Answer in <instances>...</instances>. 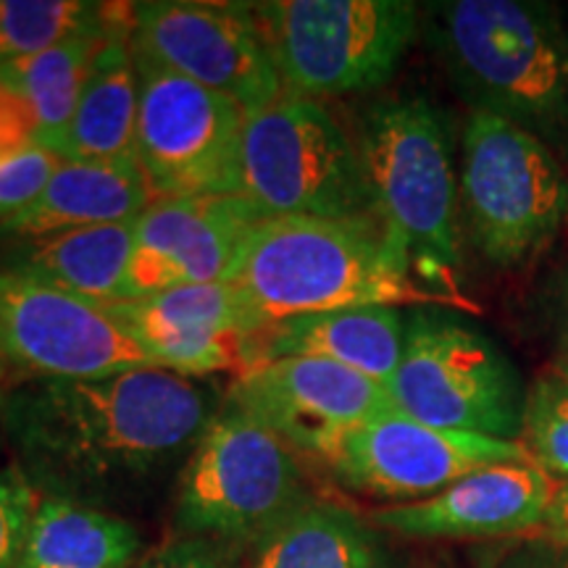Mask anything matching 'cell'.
<instances>
[{
    "label": "cell",
    "mask_w": 568,
    "mask_h": 568,
    "mask_svg": "<svg viewBox=\"0 0 568 568\" xmlns=\"http://www.w3.org/2000/svg\"><path fill=\"white\" fill-rule=\"evenodd\" d=\"M358 151L374 213L406 253L416 280L460 297V184L445 113L422 95L379 101L366 111Z\"/></svg>",
    "instance_id": "4"
},
{
    "label": "cell",
    "mask_w": 568,
    "mask_h": 568,
    "mask_svg": "<svg viewBox=\"0 0 568 568\" xmlns=\"http://www.w3.org/2000/svg\"><path fill=\"white\" fill-rule=\"evenodd\" d=\"M500 568H568V558L550 550H524L508 556Z\"/></svg>",
    "instance_id": "33"
},
{
    "label": "cell",
    "mask_w": 568,
    "mask_h": 568,
    "mask_svg": "<svg viewBox=\"0 0 568 568\" xmlns=\"http://www.w3.org/2000/svg\"><path fill=\"white\" fill-rule=\"evenodd\" d=\"M40 148V126L30 105L0 84V163Z\"/></svg>",
    "instance_id": "30"
},
{
    "label": "cell",
    "mask_w": 568,
    "mask_h": 568,
    "mask_svg": "<svg viewBox=\"0 0 568 568\" xmlns=\"http://www.w3.org/2000/svg\"><path fill=\"white\" fill-rule=\"evenodd\" d=\"M458 184L468 237L497 268L527 266L568 224V174L556 151L493 113H468Z\"/></svg>",
    "instance_id": "7"
},
{
    "label": "cell",
    "mask_w": 568,
    "mask_h": 568,
    "mask_svg": "<svg viewBox=\"0 0 568 568\" xmlns=\"http://www.w3.org/2000/svg\"><path fill=\"white\" fill-rule=\"evenodd\" d=\"M134 61L140 80L134 161L153 201L237 195L247 113L140 51Z\"/></svg>",
    "instance_id": "10"
},
{
    "label": "cell",
    "mask_w": 568,
    "mask_h": 568,
    "mask_svg": "<svg viewBox=\"0 0 568 568\" xmlns=\"http://www.w3.org/2000/svg\"><path fill=\"white\" fill-rule=\"evenodd\" d=\"M318 460L332 479L353 493L418 503L477 468L518 464L529 456L521 443L437 429L393 410L347 429Z\"/></svg>",
    "instance_id": "12"
},
{
    "label": "cell",
    "mask_w": 568,
    "mask_h": 568,
    "mask_svg": "<svg viewBox=\"0 0 568 568\" xmlns=\"http://www.w3.org/2000/svg\"><path fill=\"white\" fill-rule=\"evenodd\" d=\"M224 408L211 382L166 368L0 387V429L40 497L122 516L153 500Z\"/></svg>",
    "instance_id": "1"
},
{
    "label": "cell",
    "mask_w": 568,
    "mask_h": 568,
    "mask_svg": "<svg viewBox=\"0 0 568 568\" xmlns=\"http://www.w3.org/2000/svg\"><path fill=\"white\" fill-rule=\"evenodd\" d=\"M126 13H130V3L122 6V13L109 30L80 34L51 51L0 67V84L17 92L38 119L42 148L55 151L63 132L69 130L84 82H88L92 59L101 51L105 38L126 19Z\"/></svg>",
    "instance_id": "24"
},
{
    "label": "cell",
    "mask_w": 568,
    "mask_h": 568,
    "mask_svg": "<svg viewBox=\"0 0 568 568\" xmlns=\"http://www.w3.org/2000/svg\"><path fill=\"white\" fill-rule=\"evenodd\" d=\"M40 495L21 468H0V568H17L30 537Z\"/></svg>",
    "instance_id": "27"
},
{
    "label": "cell",
    "mask_w": 568,
    "mask_h": 568,
    "mask_svg": "<svg viewBox=\"0 0 568 568\" xmlns=\"http://www.w3.org/2000/svg\"><path fill=\"white\" fill-rule=\"evenodd\" d=\"M237 195L264 219L376 216L358 142L322 101L287 90L245 116Z\"/></svg>",
    "instance_id": "6"
},
{
    "label": "cell",
    "mask_w": 568,
    "mask_h": 568,
    "mask_svg": "<svg viewBox=\"0 0 568 568\" xmlns=\"http://www.w3.org/2000/svg\"><path fill=\"white\" fill-rule=\"evenodd\" d=\"M224 403L316 460L347 429L397 410L385 385L326 358L251 366L230 382Z\"/></svg>",
    "instance_id": "14"
},
{
    "label": "cell",
    "mask_w": 568,
    "mask_h": 568,
    "mask_svg": "<svg viewBox=\"0 0 568 568\" xmlns=\"http://www.w3.org/2000/svg\"><path fill=\"white\" fill-rule=\"evenodd\" d=\"M151 203L153 195L138 161H61L42 193L0 224V243L138 222Z\"/></svg>",
    "instance_id": "19"
},
{
    "label": "cell",
    "mask_w": 568,
    "mask_h": 568,
    "mask_svg": "<svg viewBox=\"0 0 568 568\" xmlns=\"http://www.w3.org/2000/svg\"><path fill=\"white\" fill-rule=\"evenodd\" d=\"M558 487L531 460L497 464L466 474L435 497L374 510L372 524L418 539L510 537L542 527Z\"/></svg>",
    "instance_id": "17"
},
{
    "label": "cell",
    "mask_w": 568,
    "mask_h": 568,
    "mask_svg": "<svg viewBox=\"0 0 568 568\" xmlns=\"http://www.w3.org/2000/svg\"><path fill=\"white\" fill-rule=\"evenodd\" d=\"M3 443H6V439H3V429H0V450H3Z\"/></svg>",
    "instance_id": "36"
},
{
    "label": "cell",
    "mask_w": 568,
    "mask_h": 568,
    "mask_svg": "<svg viewBox=\"0 0 568 568\" xmlns=\"http://www.w3.org/2000/svg\"><path fill=\"white\" fill-rule=\"evenodd\" d=\"M132 247L134 222L88 226L24 243H6L0 268L84 301L113 303L124 297Z\"/></svg>",
    "instance_id": "21"
},
{
    "label": "cell",
    "mask_w": 568,
    "mask_h": 568,
    "mask_svg": "<svg viewBox=\"0 0 568 568\" xmlns=\"http://www.w3.org/2000/svg\"><path fill=\"white\" fill-rule=\"evenodd\" d=\"M122 6L95 0H3L0 67L51 51L80 34L109 30L122 13Z\"/></svg>",
    "instance_id": "25"
},
{
    "label": "cell",
    "mask_w": 568,
    "mask_h": 568,
    "mask_svg": "<svg viewBox=\"0 0 568 568\" xmlns=\"http://www.w3.org/2000/svg\"><path fill=\"white\" fill-rule=\"evenodd\" d=\"M432 38L471 111L568 148V27L539 0H450L432 6Z\"/></svg>",
    "instance_id": "3"
},
{
    "label": "cell",
    "mask_w": 568,
    "mask_h": 568,
    "mask_svg": "<svg viewBox=\"0 0 568 568\" xmlns=\"http://www.w3.org/2000/svg\"><path fill=\"white\" fill-rule=\"evenodd\" d=\"M301 458L287 439L224 403L176 479L174 535L253 550L316 500Z\"/></svg>",
    "instance_id": "5"
},
{
    "label": "cell",
    "mask_w": 568,
    "mask_h": 568,
    "mask_svg": "<svg viewBox=\"0 0 568 568\" xmlns=\"http://www.w3.org/2000/svg\"><path fill=\"white\" fill-rule=\"evenodd\" d=\"M11 382H13V368L6 364L3 358H0V387L11 385Z\"/></svg>",
    "instance_id": "34"
},
{
    "label": "cell",
    "mask_w": 568,
    "mask_h": 568,
    "mask_svg": "<svg viewBox=\"0 0 568 568\" xmlns=\"http://www.w3.org/2000/svg\"><path fill=\"white\" fill-rule=\"evenodd\" d=\"M61 161V155L40 145L0 163V224L24 211L42 193Z\"/></svg>",
    "instance_id": "28"
},
{
    "label": "cell",
    "mask_w": 568,
    "mask_h": 568,
    "mask_svg": "<svg viewBox=\"0 0 568 568\" xmlns=\"http://www.w3.org/2000/svg\"><path fill=\"white\" fill-rule=\"evenodd\" d=\"M226 282L264 326L361 305H471L418 282L376 216L264 219Z\"/></svg>",
    "instance_id": "2"
},
{
    "label": "cell",
    "mask_w": 568,
    "mask_h": 568,
    "mask_svg": "<svg viewBox=\"0 0 568 568\" xmlns=\"http://www.w3.org/2000/svg\"><path fill=\"white\" fill-rule=\"evenodd\" d=\"M132 568H245L243 552L203 537H174Z\"/></svg>",
    "instance_id": "29"
},
{
    "label": "cell",
    "mask_w": 568,
    "mask_h": 568,
    "mask_svg": "<svg viewBox=\"0 0 568 568\" xmlns=\"http://www.w3.org/2000/svg\"><path fill=\"white\" fill-rule=\"evenodd\" d=\"M552 368H558L560 374L568 376V358H558V361H556V366H552Z\"/></svg>",
    "instance_id": "35"
},
{
    "label": "cell",
    "mask_w": 568,
    "mask_h": 568,
    "mask_svg": "<svg viewBox=\"0 0 568 568\" xmlns=\"http://www.w3.org/2000/svg\"><path fill=\"white\" fill-rule=\"evenodd\" d=\"M130 34L134 51L230 98L245 113L284 92L251 3L142 0L130 3Z\"/></svg>",
    "instance_id": "11"
},
{
    "label": "cell",
    "mask_w": 568,
    "mask_h": 568,
    "mask_svg": "<svg viewBox=\"0 0 568 568\" xmlns=\"http://www.w3.org/2000/svg\"><path fill=\"white\" fill-rule=\"evenodd\" d=\"M0 358L27 376L92 379L159 368L101 303L0 268Z\"/></svg>",
    "instance_id": "13"
},
{
    "label": "cell",
    "mask_w": 568,
    "mask_h": 568,
    "mask_svg": "<svg viewBox=\"0 0 568 568\" xmlns=\"http://www.w3.org/2000/svg\"><path fill=\"white\" fill-rule=\"evenodd\" d=\"M403 351L406 314L389 305L284 318L253 335V366L280 358H326L385 387L400 366Z\"/></svg>",
    "instance_id": "18"
},
{
    "label": "cell",
    "mask_w": 568,
    "mask_h": 568,
    "mask_svg": "<svg viewBox=\"0 0 568 568\" xmlns=\"http://www.w3.org/2000/svg\"><path fill=\"white\" fill-rule=\"evenodd\" d=\"M261 222L264 216L243 195L153 201L134 222L122 301L226 282Z\"/></svg>",
    "instance_id": "16"
},
{
    "label": "cell",
    "mask_w": 568,
    "mask_h": 568,
    "mask_svg": "<svg viewBox=\"0 0 568 568\" xmlns=\"http://www.w3.org/2000/svg\"><path fill=\"white\" fill-rule=\"evenodd\" d=\"M251 11L282 88L316 101L393 80L418 27L410 0H274Z\"/></svg>",
    "instance_id": "8"
},
{
    "label": "cell",
    "mask_w": 568,
    "mask_h": 568,
    "mask_svg": "<svg viewBox=\"0 0 568 568\" xmlns=\"http://www.w3.org/2000/svg\"><path fill=\"white\" fill-rule=\"evenodd\" d=\"M245 568H397V560L372 521L311 500L255 545Z\"/></svg>",
    "instance_id": "22"
},
{
    "label": "cell",
    "mask_w": 568,
    "mask_h": 568,
    "mask_svg": "<svg viewBox=\"0 0 568 568\" xmlns=\"http://www.w3.org/2000/svg\"><path fill=\"white\" fill-rule=\"evenodd\" d=\"M126 326L159 368L182 376L243 374L253 366V335L264 329L230 282L193 284L134 301L101 303Z\"/></svg>",
    "instance_id": "15"
},
{
    "label": "cell",
    "mask_w": 568,
    "mask_h": 568,
    "mask_svg": "<svg viewBox=\"0 0 568 568\" xmlns=\"http://www.w3.org/2000/svg\"><path fill=\"white\" fill-rule=\"evenodd\" d=\"M550 324L552 332H556L560 358H568V266L560 272L556 284H552Z\"/></svg>",
    "instance_id": "31"
},
{
    "label": "cell",
    "mask_w": 568,
    "mask_h": 568,
    "mask_svg": "<svg viewBox=\"0 0 568 568\" xmlns=\"http://www.w3.org/2000/svg\"><path fill=\"white\" fill-rule=\"evenodd\" d=\"M387 393L422 424L521 443L527 389L514 364L487 335L439 308L406 314V351Z\"/></svg>",
    "instance_id": "9"
},
{
    "label": "cell",
    "mask_w": 568,
    "mask_h": 568,
    "mask_svg": "<svg viewBox=\"0 0 568 568\" xmlns=\"http://www.w3.org/2000/svg\"><path fill=\"white\" fill-rule=\"evenodd\" d=\"M542 527L548 529V537L552 539V542L568 548V485L558 487V493H556V497H552L548 518H545Z\"/></svg>",
    "instance_id": "32"
},
{
    "label": "cell",
    "mask_w": 568,
    "mask_h": 568,
    "mask_svg": "<svg viewBox=\"0 0 568 568\" xmlns=\"http://www.w3.org/2000/svg\"><path fill=\"white\" fill-rule=\"evenodd\" d=\"M142 535L130 518L40 497L17 568H132Z\"/></svg>",
    "instance_id": "23"
},
{
    "label": "cell",
    "mask_w": 568,
    "mask_h": 568,
    "mask_svg": "<svg viewBox=\"0 0 568 568\" xmlns=\"http://www.w3.org/2000/svg\"><path fill=\"white\" fill-rule=\"evenodd\" d=\"M521 445L539 471L568 485V376L558 368L539 374L527 389Z\"/></svg>",
    "instance_id": "26"
},
{
    "label": "cell",
    "mask_w": 568,
    "mask_h": 568,
    "mask_svg": "<svg viewBox=\"0 0 568 568\" xmlns=\"http://www.w3.org/2000/svg\"><path fill=\"white\" fill-rule=\"evenodd\" d=\"M138 103V61L126 13L92 59L80 103L53 153L63 161H134Z\"/></svg>",
    "instance_id": "20"
}]
</instances>
